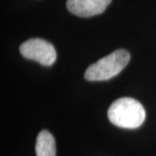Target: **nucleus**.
<instances>
[{
    "instance_id": "obj_1",
    "label": "nucleus",
    "mask_w": 156,
    "mask_h": 156,
    "mask_svg": "<svg viewBox=\"0 0 156 156\" xmlns=\"http://www.w3.org/2000/svg\"><path fill=\"white\" fill-rule=\"evenodd\" d=\"M108 118L115 126L124 129H137L144 123L146 113L138 101L132 98H121L108 108Z\"/></svg>"
},
{
    "instance_id": "obj_4",
    "label": "nucleus",
    "mask_w": 156,
    "mask_h": 156,
    "mask_svg": "<svg viewBox=\"0 0 156 156\" xmlns=\"http://www.w3.org/2000/svg\"><path fill=\"white\" fill-rule=\"evenodd\" d=\"M112 0H67V8L80 17H90L102 13Z\"/></svg>"
},
{
    "instance_id": "obj_5",
    "label": "nucleus",
    "mask_w": 156,
    "mask_h": 156,
    "mask_svg": "<svg viewBox=\"0 0 156 156\" xmlns=\"http://www.w3.org/2000/svg\"><path fill=\"white\" fill-rule=\"evenodd\" d=\"M37 156H56V143L49 131L43 130L39 133L36 142Z\"/></svg>"
},
{
    "instance_id": "obj_2",
    "label": "nucleus",
    "mask_w": 156,
    "mask_h": 156,
    "mask_svg": "<svg viewBox=\"0 0 156 156\" xmlns=\"http://www.w3.org/2000/svg\"><path fill=\"white\" fill-rule=\"evenodd\" d=\"M129 61V52L124 49L116 50L90 65L84 73V78L88 81L108 80L117 76L127 66Z\"/></svg>"
},
{
    "instance_id": "obj_3",
    "label": "nucleus",
    "mask_w": 156,
    "mask_h": 156,
    "mask_svg": "<svg viewBox=\"0 0 156 156\" xmlns=\"http://www.w3.org/2000/svg\"><path fill=\"white\" fill-rule=\"evenodd\" d=\"M20 52L24 58L39 62L44 66H51L57 58L54 46L43 39H30L26 41L20 45Z\"/></svg>"
}]
</instances>
